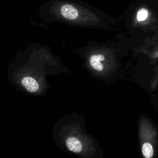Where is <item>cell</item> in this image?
Segmentation results:
<instances>
[{
    "instance_id": "obj_1",
    "label": "cell",
    "mask_w": 158,
    "mask_h": 158,
    "mask_svg": "<svg viewBox=\"0 0 158 158\" xmlns=\"http://www.w3.org/2000/svg\"><path fill=\"white\" fill-rule=\"evenodd\" d=\"M50 12L60 19L76 24L88 25L98 20L87 9L73 2L55 1L50 7Z\"/></svg>"
},
{
    "instance_id": "obj_2",
    "label": "cell",
    "mask_w": 158,
    "mask_h": 158,
    "mask_svg": "<svg viewBox=\"0 0 158 158\" xmlns=\"http://www.w3.org/2000/svg\"><path fill=\"white\" fill-rule=\"evenodd\" d=\"M139 136L143 156L146 158L153 157L157 133L153 125L145 118L139 121Z\"/></svg>"
},
{
    "instance_id": "obj_3",
    "label": "cell",
    "mask_w": 158,
    "mask_h": 158,
    "mask_svg": "<svg viewBox=\"0 0 158 158\" xmlns=\"http://www.w3.org/2000/svg\"><path fill=\"white\" fill-rule=\"evenodd\" d=\"M109 53L96 52L89 57L90 67L97 73H104L114 66V58L109 56Z\"/></svg>"
},
{
    "instance_id": "obj_4",
    "label": "cell",
    "mask_w": 158,
    "mask_h": 158,
    "mask_svg": "<svg viewBox=\"0 0 158 158\" xmlns=\"http://www.w3.org/2000/svg\"><path fill=\"white\" fill-rule=\"evenodd\" d=\"M65 146L67 149L73 153H81L83 150L82 141L75 136L67 137L65 139Z\"/></svg>"
},
{
    "instance_id": "obj_5",
    "label": "cell",
    "mask_w": 158,
    "mask_h": 158,
    "mask_svg": "<svg viewBox=\"0 0 158 158\" xmlns=\"http://www.w3.org/2000/svg\"><path fill=\"white\" fill-rule=\"evenodd\" d=\"M22 85L29 93H35L40 88V85L38 81L33 77L27 76L23 77L21 80Z\"/></svg>"
},
{
    "instance_id": "obj_6",
    "label": "cell",
    "mask_w": 158,
    "mask_h": 158,
    "mask_svg": "<svg viewBox=\"0 0 158 158\" xmlns=\"http://www.w3.org/2000/svg\"><path fill=\"white\" fill-rule=\"evenodd\" d=\"M148 17H149L148 10L145 8H141L138 10L136 13V19L138 22H143L146 20Z\"/></svg>"
},
{
    "instance_id": "obj_7",
    "label": "cell",
    "mask_w": 158,
    "mask_h": 158,
    "mask_svg": "<svg viewBox=\"0 0 158 158\" xmlns=\"http://www.w3.org/2000/svg\"><path fill=\"white\" fill-rule=\"evenodd\" d=\"M157 83H158V69H157L156 75H155L154 77L153 78L152 81L151 82V88L152 89H155L156 86L157 85Z\"/></svg>"
},
{
    "instance_id": "obj_8",
    "label": "cell",
    "mask_w": 158,
    "mask_h": 158,
    "mask_svg": "<svg viewBox=\"0 0 158 158\" xmlns=\"http://www.w3.org/2000/svg\"><path fill=\"white\" fill-rule=\"evenodd\" d=\"M151 59H157L158 58V49L154 51L151 54Z\"/></svg>"
}]
</instances>
